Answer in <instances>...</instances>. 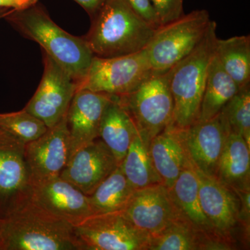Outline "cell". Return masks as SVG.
<instances>
[{
  "instance_id": "4fadbf2b",
  "label": "cell",
  "mask_w": 250,
  "mask_h": 250,
  "mask_svg": "<svg viewBox=\"0 0 250 250\" xmlns=\"http://www.w3.org/2000/svg\"><path fill=\"white\" fill-rule=\"evenodd\" d=\"M70 139L66 115L39 139L26 144L25 156L33 184L60 176L66 166Z\"/></svg>"
},
{
  "instance_id": "6da1fadb",
  "label": "cell",
  "mask_w": 250,
  "mask_h": 250,
  "mask_svg": "<svg viewBox=\"0 0 250 250\" xmlns=\"http://www.w3.org/2000/svg\"><path fill=\"white\" fill-rule=\"evenodd\" d=\"M0 250H83L74 225L30 200L0 219Z\"/></svg>"
},
{
  "instance_id": "9a60e30c",
  "label": "cell",
  "mask_w": 250,
  "mask_h": 250,
  "mask_svg": "<svg viewBox=\"0 0 250 250\" xmlns=\"http://www.w3.org/2000/svg\"><path fill=\"white\" fill-rule=\"evenodd\" d=\"M196 170L199 179V195L202 210L211 223L215 233L232 245L233 230L240 221L241 202L236 192L215 177Z\"/></svg>"
},
{
  "instance_id": "4316f807",
  "label": "cell",
  "mask_w": 250,
  "mask_h": 250,
  "mask_svg": "<svg viewBox=\"0 0 250 250\" xmlns=\"http://www.w3.org/2000/svg\"><path fill=\"white\" fill-rule=\"evenodd\" d=\"M221 113L231 132L242 136L250 147V83L240 88Z\"/></svg>"
},
{
  "instance_id": "2e32d148",
  "label": "cell",
  "mask_w": 250,
  "mask_h": 250,
  "mask_svg": "<svg viewBox=\"0 0 250 250\" xmlns=\"http://www.w3.org/2000/svg\"><path fill=\"white\" fill-rule=\"evenodd\" d=\"M31 200L73 225L92 215L88 196L61 176L33 184Z\"/></svg>"
},
{
  "instance_id": "f546056e",
  "label": "cell",
  "mask_w": 250,
  "mask_h": 250,
  "mask_svg": "<svg viewBox=\"0 0 250 250\" xmlns=\"http://www.w3.org/2000/svg\"><path fill=\"white\" fill-rule=\"evenodd\" d=\"M126 1L143 19L153 27L156 29L160 27L159 18L150 0H126Z\"/></svg>"
},
{
  "instance_id": "3957f363",
  "label": "cell",
  "mask_w": 250,
  "mask_h": 250,
  "mask_svg": "<svg viewBox=\"0 0 250 250\" xmlns=\"http://www.w3.org/2000/svg\"><path fill=\"white\" fill-rule=\"evenodd\" d=\"M91 18L84 39L94 55L103 58L143 50L156 31L126 0H106Z\"/></svg>"
},
{
  "instance_id": "1f68e13d",
  "label": "cell",
  "mask_w": 250,
  "mask_h": 250,
  "mask_svg": "<svg viewBox=\"0 0 250 250\" xmlns=\"http://www.w3.org/2000/svg\"><path fill=\"white\" fill-rule=\"evenodd\" d=\"M74 1L82 6L92 17L106 0H74Z\"/></svg>"
},
{
  "instance_id": "ba28073f",
  "label": "cell",
  "mask_w": 250,
  "mask_h": 250,
  "mask_svg": "<svg viewBox=\"0 0 250 250\" xmlns=\"http://www.w3.org/2000/svg\"><path fill=\"white\" fill-rule=\"evenodd\" d=\"M83 250H149L151 236L121 212L91 215L74 225Z\"/></svg>"
},
{
  "instance_id": "e0dca14e",
  "label": "cell",
  "mask_w": 250,
  "mask_h": 250,
  "mask_svg": "<svg viewBox=\"0 0 250 250\" xmlns=\"http://www.w3.org/2000/svg\"><path fill=\"white\" fill-rule=\"evenodd\" d=\"M111 97L85 89L75 92L66 113L68 160L81 148L98 139L103 111Z\"/></svg>"
},
{
  "instance_id": "9c48e42d",
  "label": "cell",
  "mask_w": 250,
  "mask_h": 250,
  "mask_svg": "<svg viewBox=\"0 0 250 250\" xmlns=\"http://www.w3.org/2000/svg\"><path fill=\"white\" fill-rule=\"evenodd\" d=\"M26 144L0 128V219L31 200L33 180L26 159Z\"/></svg>"
},
{
  "instance_id": "d6986e66",
  "label": "cell",
  "mask_w": 250,
  "mask_h": 250,
  "mask_svg": "<svg viewBox=\"0 0 250 250\" xmlns=\"http://www.w3.org/2000/svg\"><path fill=\"white\" fill-rule=\"evenodd\" d=\"M138 133L132 118L118 97L111 96L103 111L99 138L111 151L119 165Z\"/></svg>"
},
{
  "instance_id": "44dd1931",
  "label": "cell",
  "mask_w": 250,
  "mask_h": 250,
  "mask_svg": "<svg viewBox=\"0 0 250 250\" xmlns=\"http://www.w3.org/2000/svg\"><path fill=\"white\" fill-rule=\"evenodd\" d=\"M215 178L233 191L250 190V147L240 135H229Z\"/></svg>"
},
{
  "instance_id": "5bb4252c",
  "label": "cell",
  "mask_w": 250,
  "mask_h": 250,
  "mask_svg": "<svg viewBox=\"0 0 250 250\" xmlns=\"http://www.w3.org/2000/svg\"><path fill=\"white\" fill-rule=\"evenodd\" d=\"M118 166L107 146L96 139L72 156L60 176L89 196Z\"/></svg>"
},
{
  "instance_id": "7402d4cb",
  "label": "cell",
  "mask_w": 250,
  "mask_h": 250,
  "mask_svg": "<svg viewBox=\"0 0 250 250\" xmlns=\"http://www.w3.org/2000/svg\"><path fill=\"white\" fill-rule=\"evenodd\" d=\"M226 241L197 229L187 220L171 225L157 236L151 237L149 250H230Z\"/></svg>"
},
{
  "instance_id": "ac0fdd59",
  "label": "cell",
  "mask_w": 250,
  "mask_h": 250,
  "mask_svg": "<svg viewBox=\"0 0 250 250\" xmlns=\"http://www.w3.org/2000/svg\"><path fill=\"white\" fill-rule=\"evenodd\" d=\"M149 152L156 172L167 188L192 165L184 144L182 129L172 124L151 140Z\"/></svg>"
},
{
  "instance_id": "603a6c76",
  "label": "cell",
  "mask_w": 250,
  "mask_h": 250,
  "mask_svg": "<svg viewBox=\"0 0 250 250\" xmlns=\"http://www.w3.org/2000/svg\"><path fill=\"white\" fill-rule=\"evenodd\" d=\"M239 89L214 54L208 69L197 123L208 121L218 115Z\"/></svg>"
},
{
  "instance_id": "30bf717a",
  "label": "cell",
  "mask_w": 250,
  "mask_h": 250,
  "mask_svg": "<svg viewBox=\"0 0 250 250\" xmlns=\"http://www.w3.org/2000/svg\"><path fill=\"white\" fill-rule=\"evenodd\" d=\"M43 59L42 80L24 109L49 128L66 115L77 91V83L47 54L44 53Z\"/></svg>"
},
{
  "instance_id": "5b68a950",
  "label": "cell",
  "mask_w": 250,
  "mask_h": 250,
  "mask_svg": "<svg viewBox=\"0 0 250 250\" xmlns=\"http://www.w3.org/2000/svg\"><path fill=\"white\" fill-rule=\"evenodd\" d=\"M212 21L207 10H195L156 29L146 47L155 72H166L189 55L205 37Z\"/></svg>"
},
{
  "instance_id": "f1b7e54d",
  "label": "cell",
  "mask_w": 250,
  "mask_h": 250,
  "mask_svg": "<svg viewBox=\"0 0 250 250\" xmlns=\"http://www.w3.org/2000/svg\"><path fill=\"white\" fill-rule=\"evenodd\" d=\"M150 1L161 26L173 22L185 14L184 0H150Z\"/></svg>"
},
{
  "instance_id": "4dcf8cb0",
  "label": "cell",
  "mask_w": 250,
  "mask_h": 250,
  "mask_svg": "<svg viewBox=\"0 0 250 250\" xmlns=\"http://www.w3.org/2000/svg\"><path fill=\"white\" fill-rule=\"evenodd\" d=\"M38 0H0V17H5L12 11L30 7Z\"/></svg>"
},
{
  "instance_id": "d4e9b609",
  "label": "cell",
  "mask_w": 250,
  "mask_h": 250,
  "mask_svg": "<svg viewBox=\"0 0 250 250\" xmlns=\"http://www.w3.org/2000/svg\"><path fill=\"white\" fill-rule=\"evenodd\" d=\"M215 57L239 88L250 84V36L217 39Z\"/></svg>"
},
{
  "instance_id": "8992f818",
  "label": "cell",
  "mask_w": 250,
  "mask_h": 250,
  "mask_svg": "<svg viewBox=\"0 0 250 250\" xmlns=\"http://www.w3.org/2000/svg\"><path fill=\"white\" fill-rule=\"evenodd\" d=\"M169 76V70L154 71L132 92L117 96L141 137L149 142L172 123L174 104Z\"/></svg>"
},
{
  "instance_id": "cb8c5ba5",
  "label": "cell",
  "mask_w": 250,
  "mask_h": 250,
  "mask_svg": "<svg viewBox=\"0 0 250 250\" xmlns=\"http://www.w3.org/2000/svg\"><path fill=\"white\" fill-rule=\"evenodd\" d=\"M134 190L118 166L88 196L92 215L123 211Z\"/></svg>"
},
{
  "instance_id": "ffe728a7",
  "label": "cell",
  "mask_w": 250,
  "mask_h": 250,
  "mask_svg": "<svg viewBox=\"0 0 250 250\" xmlns=\"http://www.w3.org/2000/svg\"><path fill=\"white\" fill-rule=\"evenodd\" d=\"M168 190L174 204L189 223L210 236L223 240L215 233L202 210L199 195L198 176L193 165L186 168Z\"/></svg>"
},
{
  "instance_id": "7c38bea8",
  "label": "cell",
  "mask_w": 250,
  "mask_h": 250,
  "mask_svg": "<svg viewBox=\"0 0 250 250\" xmlns=\"http://www.w3.org/2000/svg\"><path fill=\"white\" fill-rule=\"evenodd\" d=\"M230 133L228 122L221 112L212 119L182 129L188 154L197 170L216 177L219 161Z\"/></svg>"
},
{
  "instance_id": "484cf974",
  "label": "cell",
  "mask_w": 250,
  "mask_h": 250,
  "mask_svg": "<svg viewBox=\"0 0 250 250\" xmlns=\"http://www.w3.org/2000/svg\"><path fill=\"white\" fill-rule=\"evenodd\" d=\"M149 143L138 133L119 165L135 190L163 184L153 164Z\"/></svg>"
},
{
  "instance_id": "52a82bcc",
  "label": "cell",
  "mask_w": 250,
  "mask_h": 250,
  "mask_svg": "<svg viewBox=\"0 0 250 250\" xmlns=\"http://www.w3.org/2000/svg\"><path fill=\"white\" fill-rule=\"evenodd\" d=\"M153 72L146 49L109 58L95 56L87 75L77 83V89L122 96L136 89Z\"/></svg>"
},
{
  "instance_id": "8fae6325",
  "label": "cell",
  "mask_w": 250,
  "mask_h": 250,
  "mask_svg": "<svg viewBox=\"0 0 250 250\" xmlns=\"http://www.w3.org/2000/svg\"><path fill=\"white\" fill-rule=\"evenodd\" d=\"M123 212L135 226L151 237L157 236L177 222L187 220L164 184L135 190Z\"/></svg>"
},
{
  "instance_id": "83f0119b",
  "label": "cell",
  "mask_w": 250,
  "mask_h": 250,
  "mask_svg": "<svg viewBox=\"0 0 250 250\" xmlns=\"http://www.w3.org/2000/svg\"><path fill=\"white\" fill-rule=\"evenodd\" d=\"M0 128L24 143L39 139L48 129L43 122L24 108L14 113H0Z\"/></svg>"
},
{
  "instance_id": "277c9868",
  "label": "cell",
  "mask_w": 250,
  "mask_h": 250,
  "mask_svg": "<svg viewBox=\"0 0 250 250\" xmlns=\"http://www.w3.org/2000/svg\"><path fill=\"white\" fill-rule=\"evenodd\" d=\"M216 27L212 21L196 48L169 70L174 104L171 124L181 129H187L198 119L208 69L215 54Z\"/></svg>"
},
{
  "instance_id": "7a4b0ae2",
  "label": "cell",
  "mask_w": 250,
  "mask_h": 250,
  "mask_svg": "<svg viewBox=\"0 0 250 250\" xmlns=\"http://www.w3.org/2000/svg\"><path fill=\"white\" fill-rule=\"evenodd\" d=\"M23 35L38 42L43 52L67 72L77 83L87 75L95 57L84 38L69 34L34 4L5 16Z\"/></svg>"
}]
</instances>
